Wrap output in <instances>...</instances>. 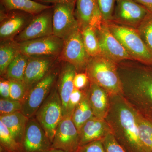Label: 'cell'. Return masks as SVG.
<instances>
[{"label":"cell","instance_id":"1","mask_svg":"<svg viewBox=\"0 0 152 152\" xmlns=\"http://www.w3.org/2000/svg\"><path fill=\"white\" fill-rule=\"evenodd\" d=\"M137 114L122 95L110 96V109L105 119L126 152H144L139 137Z\"/></svg>","mask_w":152,"mask_h":152},{"label":"cell","instance_id":"2","mask_svg":"<svg viewBox=\"0 0 152 152\" xmlns=\"http://www.w3.org/2000/svg\"><path fill=\"white\" fill-rule=\"evenodd\" d=\"M90 82L105 90L110 96L122 94L117 64L103 55L91 58L86 69Z\"/></svg>","mask_w":152,"mask_h":152},{"label":"cell","instance_id":"3","mask_svg":"<svg viewBox=\"0 0 152 152\" xmlns=\"http://www.w3.org/2000/svg\"><path fill=\"white\" fill-rule=\"evenodd\" d=\"M106 23L110 31L134 61L152 66V51L144 42L137 30L113 22Z\"/></svg>","mask_w":152,"mask_h":152},{"label":"cell","instance_id":"4","mask_svg":"<svg viewBox=\"0 0 152 152\" xmlns=\"http://www.w3.org/2000/svg\"><path fill=\"white\" fill-rule=\"evenodd\" d=\"M34 117L52 143L57 128L64 117L61 101L57 88L52 89Z\"/></svg>","mask_w":152,"mask_h":152},{"label":"cell","instance_id":"5","mask_svg":"<svg viewBox=\"0 0 152 152\" xmlns=\"http://www.w3.org/2000/svg\"><path fill=\"white\" fill-rule=\"evenodd\" d=\"M151 14L134 0H117L111 22L137 29Z\"/></svg>","mask_w":152,"mask_h":152},{"label":"cell","instance_id":"6","mask_svg":"<svg viewBox=\"0 0 152 152\" xmlns=\"http://www.w3.org/2000/svg\"><path fill=\"white\" fill-rule=\"evenodd\" d=\"M61 54L62 59L73 65L77 72L86 71L91 57L86 51L80 28L64 39Z\"/></svg>","mask_w":152,"mask_h":152},{"label":"cell","instance_id":"7","mask_svg":"<svg viewBox=\"0 0 152 152\" xmlns=\"http://www.w3.org/2000/svg\"><path fill=\"white\" fill-rule=\"evenodd\" d=\"M18 44L20 52L29 58H52L61 53L64 40L53 34Z\"/></svg>","mask_w":152,"mask_h":152},{"label":"cell","instance_id":"8","mask_svg":"<svg viewBox=\"0 0 152 152\" xmlns=\"http://www.w3.org/2000/svg\"><path fill=\"white\" fill-rule=\"evenodd\" d=\"M75 1L53 4V34L64 40L79 28L75 15Z\"/></svg>","mask_w":152,"mask_h":152},{"label":"cell","instance_id":"9","mask_svg":"<svg viewBox=\"0 0 152 152\" xmlns=\"http://www.w3.org/2000/svg\"><path fill=\"white\" fill-rule=\"evenodd\" d=\"M57 74L55 72L48 73L29 90L23 102L21 111L28 118L34 116L36 112L50 92Z\"/></svg>","mask_w":152,"mask_h":152},{"label":"cell","instance_id":"10","mask_svg":"<svg viewBox=\"0 0 152 152\" xmlns=\"http://www.w3.org/2000/svg\"><path fill=\"white\" fill-rule=\"evenodd\" d=\"M102 54L117 64L134 61L122 44L113 34L105 22L96 29Z\"/></svg>","mask_w":152,"mask_h":152},{"label":"cell","instance_id":"11","mask_svg":"<svg viewBox=\"0 0 152 152\" xmlns=\"http://www.w3.org/2000/svg\"><path fill=\"white\" fill-rule=\"evenodd\" d=\"M51 146V142L35 118H29L21 145L22 152H47Z\"/></svg>","mask_w":152,"mask_h":152},{"label":"cell","instance_id":"12","mask_svg":"<svg viewBox=\"0 0 152 152\" xmlns=\"http://www.w3.org/2000/svg\"><path fill=\"white\" fill-rule=\"evenodd\" d=\"M79 146L78 131L72 120V115L64 116L57 128L51 148L67 152H76Z\"/></svg>","mask_w":152,"mask_h":152},{"label":"cell","instance_id":"13","mask_svg":"<svg viewBox=\"0 0 152 152\" xmlns=\"http://www.w3.org/2000/svg\"><path fill=\"white\" fill-rule=\"evenodd\" d=\"M53 7L34 15L29 23L17 36L16 40L18 43L53 34Z\"/></svg>","mask_w":152,"mask_h":152},{"label":"cell","instance_id":"14","mask_svg":"<svg viewBox=\"0 0 152 152\" xmlns=\"http://www.w3.org/2000/svg\"><path fill=\"white\" fill-rule=\"evenodd\" d=\"M52 64V58H29L23 81L28 91L48 75Z\"/></svg>","mask_w":152,"mask_h":152},{"label":"cell","instance_id":"15","mask_svg":"<svg viewBox=\"0 0 152 152\" xmlns=\"http://www.w3.org/2000/svg\"><path fill=\"white\" fill-rule=\"evenodd\" d=\"M78 132L80 146H81L94 141L102 140L112 133V131L105 119L94 116L85 123Z\"/></svg>","mask_w":152,"mask_h":152},{"label":"cell","instance_id":"16","mask_svg":"<svg viewBox=\"0 0 152 152\" xmlns=\"http://www.w3.org/2000/svg\"><path fill=\"white\" fill-rule=\"evenodd\" d=\"M89 85L86 94L94 116L105 119L110 109V95L96 84L90 81Z\"/></svg>","mask_w":152,"mask_h":152},{"label":"cell","instance_id":"17","mask_svg":"<svg viewBox=\"0 0 152 152\" xmlns=\"http://www.w3.org/2000/svg\"><path fill=\"white\" fill-rule=\"evenodd\" d=\"M1 14L4 18L0 27V37L2 40L10 39L15 36L24 26L28 17L31 15L18 10L10 11L7 14L2 12Z\"/></svg>","mask_w":152,"mask_h":152},{"label":"cell","instance_id":"18","mask_svg":"<svg viewBox=\"0 0 152 152\" xmlns=\"http://www.w3.org/2000/svg\"><path fill=\"white\" fill-rule=\"evenodd\" d=\"M77 72L73 65L66 62L60 73L58 90L62 105L63 116L66 115L69 97L75 88L74 77Z\"/></svg>","mask_w":152,"mask_h":152},{"label":"cell","instance_id":"19","mask_svg":"<svg viewBox=\"0 0 152 152\" xmlns=\"http://www.w3.org/2000/svg\"><path fill=\"white\" fill-rule=\"evenodd\" d=\"M28 119L22 112L0 116V121L7 127L14 139L20 146Z\"/></svg>","mask_w":152,"mask_h":152},{"label":"cell","instance_id":"20","mask_svg":"<svg viewBox=\"0 0 152 152\" xmlns=\"http://www.w3.org/2000/svg\"><path fill=\"white\" fill-rule=\"evenodd\" d=\"M1 3L7 12L14 10L20 11L32 15H35L53 7V6L46 5L33 0H1Z\"/></svg>","mask_w":152,"mask_h":152},{"label":"cell","instance_id":"21","mask_svg":"<svg viewBox=\"0 0 152 152\" xmlns=\"http://www.w3.org/2000/svg\"><path fill=\"white\" fill-rule=\"evenodd\" d=\"M96 3L97 0H76L75 15L80 29L91 25Z\"/></svg>","mask_w":152,"mask_h":152},{"label":"cell","instance_id":"22","mask_svg":"<svg viewBox=\"0 0 152 152\" xmlns=\"http://www.w3.org/2000/svg\"><path fill=\"white\" fill-rule=\"evenodd\" d=\"M137 118L139 137L144 151L152 152V121L138 112Z\"/></svg>","mask_w":152,"mask_h":152},{"label":"cell","instance_id":"23","mask_svg":"<svg viewBox=\"0 0 152 152\" xmlns=\"http://www.w3.org/2000/svg\"><path fill=\"white\" fill-rule=\"evenodd\" d=\"M29 58L19 52L6 71L5 74L7 80L23 82L25 71Z\"/></svg>","mask_w":152,"mask_h":152},{"label":"cell","instance_id":"24","mask_svg":"<svg viewBox=\"0 0 152 152\" xmlns=\"http://www.w3.org/2000/svg\"><path fill=\"white\" fill-rule=\"evenodd\" d=\"M80 30L85 48L89 56L93 58L102 55L96 29L88 26Z\"/></svg>","mask_w":152,"mask_h":152},{"label":"cell","instance_id":"25","mask_svg":"<svg viewBox=\"0 0 152 152\" xmlns=\"http://www.w3.org/2000/svg\"><path fill=\"white\" fill-rule=\"evenodd\" d=\"M94 117L92 110L89 103L86 93L81 102L77 106L72 114L73 121L78 131L85 123Z\"/></svg>","mask_w":152,"mask_h":152},{"label":"cell","instance_id":"26","mask_svg":"<svg viewBox=\"0 0 152 152\" xmlns=\"http://www.w3.org/2000/svg\"><path fill=\"white\" fill-rule=\"evenodd\" d=\"M20 52L18 43L10 42L1 44L0 48V73H6L8 67Z\"/></svg>","mask_w":152,"mask_h":152},{"label":"cell","instance_id":"27","mask_svg":"<svg viewBox=\"0 0 152 152\" xmlns=\"http://www.w3.org/2000/svg\"><path fill=\"white\" fill-rule=\"evenodd\" d=\"M1 152H22L20 145L11 135L7 127L0 121Z\"/></svg>","mask_w":152,"mask_h":152},{"label":"cell","instance_id":"28","mask_svg":"<svg viewBox=\"0 0 152 152\" xmlns=\"http://www.w3.org/2000/svg\"><path fill=\"white\" fill-rule=\"evenodd\" d=\"M9 80L10 84V98L22 102L23 104L28 91L26 86L24 82L15 80Z\"/></svg>","mask_w":152,"mask_h":152},{"label":"cell","instance_id":"29","mask_svg":"<svg viewBox=\"0 0 152 152\" xmlns=\"http://www.w3.org/2000/svg\"><path fill=\"white\" fill-rule=\"evenodd\" d=\"M136 29L144 42L152 51V14Z\"/></svg>","mask_w":152,"mask_h":152},{"label":"cell","instance_id":"30","mask_svg":"<svg viewBox=\"0 0 152 152\" xmlns=\"http://www.w3.org/2000/svg\"><path fill=\"white\" fill-rule=\"evenodd\" d=\"M23 103L20 101L11 99H0V115H9L21 112ZM0 115V116H1Z\"/></svg>","mask_w":152,"mask_h":152},{"label":"cell","instance_id":"31","mask_svg":"<svg viewBox=\"0 0 152 152\" xmlns=\"http://www.w3.org/2000/svg\"><path fill=\"white\" fill-rule=\"evenodd\" d=\"M117 0H97L103 22L112 21Z\"/></svg>","mask_w":152,"mask_h":152},{"label":"cell","instance_id":"32","mask_svg":"<svg viewBox=\"0 0 152 152\" xmlns=\"http://www.w3.org/2000/svg\"><path fill=\"white\" fill-rule=\"evenodd\" d=\"M86 92L82 90L74 88L70 95L68 104L66 115H72L73 112L77 106L81 102Z\"/></svg>","mask_w":152,"mask_h":152},{"label":"cell","instance_id":"33","mask_svg":"<svg viewBox=\"0 0 152 152\" xmlns=\"http://www.w3.org/2000/svg\"><path fill=\"white\" fill-rule=\"evenodd\" d=\"M102 140L106 152H126L112 133L108 134Z\"/></svg>","mask_w":152,"mask_h":152},{"label":"cell","instance_id":"34","mask_svg":"<svg viewBox=\"0 0 152 152\" xmlns=\"http://www.w3.org/2000/svg\"><path fill=\"white\" fill-rule=\"evenodd\" d=\"M76 152H106L102 140L94 141L79 146Z\"/></svg>","mask_w":152,"mask_h":152},{"label":"cell","instance_id":"35","mask_svg":"<svg viewBox=\"0 0 152 152\" xmlns=\"http://www.w3.org/2000/svg\"><path fill=\"white\" fill-rule=\"evenodd\" d=\"M89 83L88 76L86 72H77L74 77L73 83L75 88L83 90Z\"/></svg>","mask_w":152,"mask_h":152},{"label":"cell","instance_id":"36","mask_svg":"<svg viewBox=\"0 0 152 152\" xmlns=\"http://www.w3.org/2000/svg\"><path fill=\"white\" fill-rule=\"evenodd\" d=\"M10 84L9 80H1L0 82V95L2 99L10 98Z\"/></svg>","mask_w":152,"mask_h":152},{"label":"cell","instance_id":"37","mask_svg":"<svg viewBox=\"0 0 152 152\" xmlns=\"http://www.w3.org/2000/svg\"><path fill=\"white\" fill-rule=\"evenodd\" d=\"M152 13V0H134Z\"/></svg>","mask_w":152,"mask_h":152},{"label":"cell","instance_id":"38","mask_svg":"<svg viewBox=\"0 0 152 152\" xmlns=\"http://www.w3.org/2000/svg\"><path fill=\"white\" fill-rule=\"evenodd\" d=\"M37 2L41 3H52L55 4H57L71 2L75 1L76 0H34Z\"/></svg>","mask_w":152,"mask_h":152},{"label":"cell","instance_id":"39","mask_svg":"<svg viewBox=\"0 0 152 152\" xmlns=\"http://www.w3.org/2000/svg\"><path fill=\"white\" fill-rule=\"evenodd\" d=\"M47 152H67L65 151H63L62 150L58 149L53 148H51Z\"/></svg>","mask_w":152,"mask_h":152}]
</instances>
